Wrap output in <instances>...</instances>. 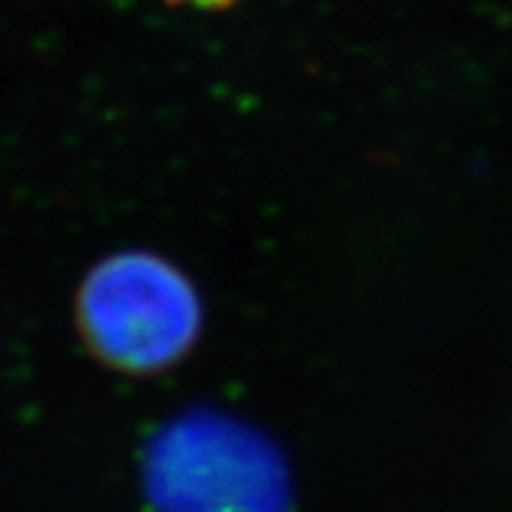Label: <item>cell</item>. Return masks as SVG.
I'll return each mask as SVG.
<instances>
[{
    "mask_svg": "<svg viewBox=\"0 0 512 512\" xmlns=\"http://www.w3.org/2000/svg\"><path fill=\"white\" fill-rule=\"evenodd\" d=\"M144 489L155 512H288L283 460L249 432L183 424L152 447Z\"/></svg>",
    "mask_w": 512,
    "mask_h": 512,
    "instance_id": "obj_1",
    "label": "cell"
},
{
    "mask_svg": "<svg viewBox=\"0 0 512 512\" xmlns=\"http://www.w3.org/2000/svg\"><path fill=\"white\" fill-rule=\"evenodd\" d=\"M89 337L118 364L147 369L189 345L196 327L191 290L152 259H118L95 272L84 290Z\"/></svg>",
    "mask_w": 512,
    "mask_h": 512,
    "instance_id": "obj_2",
    "label": "cell"
},
{
    "mask_svg": "<svg viewBox=\"0 0 512 512\" xmlns=\"http://www.w3.org/2000/svg\"><path fill=\"white\" fill-rule=\"evenodd\" d=\"M181 3H202V6H217V3H228V0H181Z\"/></svg>",
    "mask_w": 512,
    "mask_h": 512,
    "instance_id": "obj_3",
    "label": "cell"
}]
</instances>
